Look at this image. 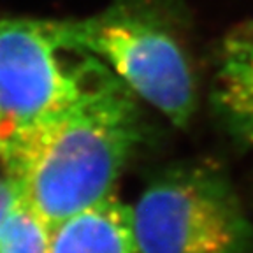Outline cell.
I'll return each instance as SVG.
<instances>
[{"instance_id": "cell-1", "label": "cell", "mask_w": 253, "mask_h": 253, "mask_svg": "<svg viewBox=\"0 0 253 253\" xmlns=\"http://www.w3.org/2000/svg\"><path fill=\"white\" fill-rule=\"evenodd\" d=\"M142 141L137 97L107 71L2 164L21 197L53 229L113 194Z\"/></svg>"}, {"instance_id": "cell-2", "label": "cell", "mask_w": 253, "mask_h": 253, "mask_svg": "<svg viewBox=\"0 0 253 253\" xmlns=\"http://www.w3.org/2000/svg\"><path fill=\"white\" fill-rule=\"evenodd\" d=\"M176 14L169 0H113L58 27L69 47L100 60L137 99L185 128L197 109V79Z\"/></svg>"}, {"instance_id": "cell-3", "label": "cell", "mask_w": 253, "mask_h": 253, "mask_svg": "<svg viewBox=\"0 0 253 253\" xmlns=\"http://www.w3.org/2000/svg\"><path fill=\"white\" fill-rule=\"evenodd\" d=\"M139 253H253V223L213 162L166 167L132 206Z\"/></svg>"}, {"instance_id": "cell-4", "label": "cell", "mask_w": 253, "mask_h": 253, "mask_svg": "<svg viewBox=\"0 0 253 253\" xmlns=\"http://www.w3.org/2000/svg\"><path fill=\"white\" fill-rule=\"evenodd\" d=\"M109 69L63 42L58 20H0V162Z\"/></svg>"}, {"instance_id": "cell-5", "label": "cell", "mask_w": 253, "mask_h": 253, "mask_svg": "<svg viewBox=\"0 0 253 253\" xmlns=\"http://www.w3.org/2000/svg\"><path fill=\"white\" fill-rule=\"evenodd\" d=\"M213 113L239 150L253 148V18L220 41L210 93Z\"/></svg>"}, {"instance_id": "cell-6", "label": "cell", "mask_w": 253, "mask_h": 253, "mask_svg": "<svg viewBox=\"0 0 253 253\" xmlns=\"http://www.w3.org/2000/svg\"><path fill=\"white\" fill-rule=\"evenodd\" d=\"M49 253H139L132 206L111 194L62 220L51 229Z\"/></svg>"}, {"instance_id": "cell-7", "label": "cell", "mask_w": 253, "mask_h": 253, "mask_svg": "<svg viewBox=\"0 0 253 253\" xmlns=\"http://www.w3.org/2000/svg\"><path fill=\"white\" fill-rule=\"evenodd\" d=\"M51 227L23 197L0 229V253H49Z\"/></svg>"}, {"instance_id": "cell-8", "label": "cell", "mask_w": 253, "mask_h": 253, "mask_svg": "<svg viewBox=\"0 0 253 253\" xmlns=\"http://www.w3.org/2000/svg\"><path fill=\"white\" fill-rule=\"evenodd\" d=\"M21 199L20 185L9 174L0 176V229Z\"/></svg>"}]
</instances>
